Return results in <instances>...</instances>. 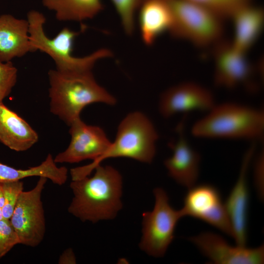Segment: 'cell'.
Wrapping results in <instances>:
<instances>
[{
  "label": "cell",
  "mask_w": 264,
  "mask_h": 264,
  "mask_svg": "<svg viewBox=\"0 0 264 264\" xmlns=\"http://www.w3.org/2000/svg\"><path fill=\"white\" fill-rule=\"evenodd\" d=\"M2 186L4 202L2 208L4 219L9 220L12 216L17 201L23 191V183L22 180L0 183Z\"/></svg>",
  "instance_id": "cell-24"
},
{
  "label": "cell",
  "mask_w": 264,
  "mask_h": 264,
  "mask_svg": "<svg viewBox=\"0 0 264 264\" xmlns=\"http://www.w3.org/2000/svg\"><path fill=\"white\" fill-rule=\"evenodd\" d=\"M29 34L31 46L34 52L39 50L54 60L56 69L63 72L91 71L96 62L101 59L112 56L110 50L101 48L83 57L72 55L75 38L86 29L84 25L80 31L76 32L65 27L53 39L49 38L44 30L46 19L44 15L35 10L27 14Z\"/></svg>",
  "instance_id": "cell-5"
},
{
  "label": "cell",
  "mask_w": 264,
  "mask_h": 264,
  "mask_svg": "<svg viewBox=\"0 0 264 264\" xmlns=\"http://www.w3.org/2000/svg\"><path fill=\"white\" fill-rule=\"evenodd\" d=\"M173 22L169 31L175 38L198 46L215 44L222 35L223 19L206 7L189 0H168Z\"/></svg>",
  "instance_id": "cell-6"
},
{
  "label": "cell",
  "mask_w": 264,
  "mask_h": 264,
  "mask_svg": "<svg viewBox=\"0 0 264 264\" xmlns=\"http://www.w3.org/2000/svg\"><path fill=\"white\" fill-rule=\"evenodd\" d=\"M48 76L50 111L68 126L80 118L82 110L89 104H116L114 97L97 83L91 71L50 69Z\"/></svg>",
  "instance_id": "cell-3"
},
{
  "label": "cell",
  "mask_w": 264,
  "mask_h": 264,
  "mask_svg": "<svg viewBox=\"0 0 264 264\" xmlns=\"http://www.w3.org/2000/svg\"><path fill=\"white\" fill-rule=\"evenodd\" d=\"M34 52L29 34L27 20L9 14L0 16V61L7 62L16 57Z\"/></svg>",
  "instance_id": "cell-16"
},
{
  "label": "cell",
  "mask_w": 264,
  "mask_h": 264,
  "mask_svg": "<svg viewBox=\"0 0 264 264\" xmlns=\"http://www.w3.org/2000/svg\"><path fill=\"white\" fill-rule=\"evenodd\" d=\"M93 176L72 180L68 212L85 222L113 219L122 208V178L110 166L98 165Z\"/></svg>",
  "instance_id": "cell-1"
},
{
  "label": "cell",
  "mask_w": 264,
  "mask_h": 264,
  "mask_svg": "<svg viewBox=\"0 0 264 264\" xmlns=\"http://www.w3.org/2000/svg\"><path fill=\"white\" fill-rule=\"evenodd\" d=\"M212 263L218 264H262L264 262V246L256 248L232 246L221 236L202 232L189 238Z\"/></svg>",
  "instance_id": "cell-13"
},
{
  "label": "cell",
  "mask_w": 264,
  "mask_h": 264,
  "mask_svg": "<svg viewBox=\"0 0 264 264\" xmlns=\"http://www.w3.org/2000/svg\"><path fill=\"white\" fill-rule=\"evenodd\" d=\"M216 102L214 94L207 88L195 82H185L168 88L161 94L158 110L165 118L193 111L204 113Z\"/></svg>",
  "instance_id": "cell-12"
},
{
  "label": "cell",
  "mask_w": 264,
  "mask_h": 264,
  "mask_svg": "<svg viewBox=\"0 0 264 264\" xmlns=\"http://www.w3.org/2000/svg\"><path fill=\"white\" fill-rule=\"evenodd\" d=\"M253 173L254 180L258 188L260 196L262 198V184L264 181V152L260 151L257 154H254Z\"/></svg>",
  "instance_id": "cell-27"
},
{
  "label": "cell",
  "mask_w": 264,
  "mask_h": 264,
  "mask_svg": "<svg viewBox=\"0 0 264 264\" xmlns=\"http://www.w3.org/2000/svg\"><path fill=\"white\" fill-rule=\"evenodd\" d=\"M76 258L73 250L67 248L64 250L60 255L58 259L59 264H76Z\"/></svg>",
  "instance_id": "cell-28"
},
{
  "label": "cell",
  "mask_w": 264,
  "mask_h": 264,
  "mask_svg": "<svg viewBox=\"0 0 264 264\" xmlns=\"http://www.w3.org/2000/svg\"><path fill=\"white\" fill-rule=\"evenodd\" d=\"M56 164L50 154L40 164L26 169H17L0 162V183L22 180L31 176H43L53 183L62 186L67 180L68 170L64 166L58 167Z\"/></svg>",
  "instance_id": "cell-20"
},
{
  "label": "cell",
  "mask_w": 264,
  "mask_h": 264,
  "mask_svg": "<svg viewBox=\"0 0 264 264\" xmlns=\"http://www.w3.org/2000/svg\"><path fill=\"white\" fill-rule=\"evenodd\" d=\"M3 219L2 213V209L0 207V220Z\"/></svg>",
  "instance_id": "cell-30"
},
{
  "label": "cell",
  "mask_w": 264,
  "mask_h": 264,
  "mask_svg": "<svg viewBox=\"0 0 264 264\" xmlns=\"http://www.w3.org/2000/svg\"><path fill=\"white\" fill-rule=\"evenodd\" d=\"M234 25V38L232 42L238 50L246 53L261 35L264 22L262 8L247 4L236 11L231 17Z\"/></svg>",
  "instance_id": "cell-19"
},
{
  "label": "cell",
  "mask_w": 264,
  "mask_h": 264,
  "mask_svg": "<svg viewBox=\"0 0 264 264\" xmlns=\"http://www.w3.org/2000/svg\"><path fill=\"white\" fill-rule=\"evenodd\" d=\"M252 143L245 153L238 179L224 203L233 230L237 245L246 246L249 191L247 177L249 168L256 152Z\"/></svg>",
  "instance_id": "cell-14"
},
{
  "label": "cell",
  "mask_w": 264,
  "mask_h": 264,
  "mask_svg": "<svg viewBox=\"0 0 264 264\" xmlns=\"http://www.w3.org/2000/svg\"><path fill=\"white\" fill-rule=\"evenodd\" d=\"M143 0H111L121 20L124 31L132 35L134 29V15Z\"/></svg>",
  "instance_id": "cell-23"
},
{
  "label": "cell",
  "mask_w": 264,
  "mask_h": 264,
  "mask_svg": "<svg viewBox=\"0 0 264 264\" xmlns=\"http://www.w3.org/2000/svg\"><path fill=\"white\" fill-rule=\"evenodd\" d=\"M71 141L67 148L54 158L56 163H74L96 160L109 149L111 142L102 128L88 125L79 118L69 126Z\"/></svg>",
  "instance_id": "cell-11"
},
{
  "label": "cell",
  "mask_w": 264,
  "mask_h": 264,
  "mask_svg": "<svg viewBox=\"0 0 264 264\" xmlns=\"http://www.w3.org/2000/svg\"><path fill=\"white\" fill-rule=\"evenodd\" d=\"M158 137L154 124L146 115L131 112L121 121L114 141L102 156L88 165L70 170L72 180L88 176L107 158L124 157L151 163L155 156Z\"/></svg>",
  "instance_id": "cell-4"
},
{
  "label": "cell",
  "mask_w": 264,
  "mask_h": 264,
  "mask_svg": "<svg viewBox=\"0 0 264 264\" xmlns=\"http://www.w3.org/2000/svg\"><path fill=\"white\" fill-rule=\"evenodd\" d=\"M47 180L45 177H39L34 188L23 191L19 196L9 220L20 244L35 247L44 239L46 222L42 195Z\"/></svg>",
  "instance_id": "cell-8"
},
{
  "label": "cell",
  "mask_w": 264,
  "mask_h": 264,
  "mask_svg": "<svg viewBox=\"0 0 264 264\" xmlns=\"http://www.w3.org/2000/svg\"><path fill=\"white\" fill-rule=\"evenodd\" d=\"M190 132L199 139L245 140L256 143L264 136V110L237 102H216L196 120Z\"/></svg>",
  "instance_id": "cell-2"
},
{
  "label": "cell",
  "mask_w": 264,
  "mask_h": 264,
  "mask_svg": "<svg viewBox=\"0 0 264 264\" xmlns=\"http://www.w3.org/2000/svg\"><path fill=\"white\" fill-rule=\"evenodd\" d=\"M181 210L184 217L201 220L233 238V230L225 204L214 186L208 184H196L189 189Z\"/></svg>",
  "instance_id": "cell-10"
},
{
  "label": "cell",
  "mask_w": 264,
  "mask_h": 264,
  "mask_svg": "<svg viewBox=\"0 0 264 264\" xmlns=\"http://www.w3.org/2000/svg\"><path fill=\"white\" fill-rule=\"evenodd\" d=\"M138 8L141 38L146 45H151L160 35L170 31L172 9L168 0H144Z\"/></svg>",
  "instance_id": "cell-18"
},
{
  "label": "cell",
  "mask_w": 264,
  "mask_h": 264,
  "mask_svg": "<svg viewBox=\"0 0 264 264\" xmlns=\"http://www.w3.org/2000/svg\"><path fill=\"white\" fill-rule=\"evenodd\" d=\"M201 5L224 19L231 18L242 7L250 4L251 0H189Z\"/></svg>",
  "instance_id": "cell-22"
},
{
  "label": "cell",
  "mask_w": 264,
  "mask_h": 264,
  "mask_svg": "<svg viewBox=\"0 0 264 264\" xmlns=\"http://www.w3.org/2000/svg\"><path fill=\"white\" fill-rule=\"evenodd\" d=\"M176 132L177 139L168 144L172 155L164 160V164L169 176L189 189L196 184L198 178L201 156L186 138L182 122L177 126Z\"/></svg>",
  "instance_id": "cell-15"
},
{
  "label": "cell",
  "mask_w": 264,
  "mask_h": 264,
  "mask_svg": "<svg viewBox=\"0 0 264 264\" xmlns=\"http://www.w3.org/2000/svg\"><path fill=\"white\" fill-rule=\"evenodd\" d=\"M39 140L37 132L22 117L0 102V142L16 152L30 149Z\"/></svg>",
  "instance_id": "cell-17"
},
{
  "label": "cell",
  "mask_w": 264,
  "mask_h": 264,
  "mask_svg": "<svg viewBox=\"0 0 264 264\" xmlns=\"http://www.w3.org/2000/svg\"><path fill=\"white\" fill-rule=\"evenodd\" d=\"M18 70L10 61H0V102L11 93L17 80Z\"/></svg>",
  "instance_id": "cell-25"
},
{
  "label": "cell",
  "mask_w": 264,
  "mask_h": 264,
  "mask_svg": "<svg viewBox=\"0 0 264 264\" xmlns=\"http://www.w3.org/2000/svg\"><path fill=\"white\" fill-rule=\"evenodd\" d=\"M4 202L3 189L0 183V207L2 209Z\"/></svg>",
  "instance_id": "cell-29"
},
{
  "label": "cell",
  "mask_w": 264,
  "mask_h": 264,
  "mask_svg": "<svg viewBox=\"0 0 264 264\" xmlns=\"http://www.w3.org/2000/svg\"><path fill=\"white\" fill-rule=\"evenodd\" d=\"M42 2L55 12L60 21L82 22L93 18L103 9L102 0H42Z\"/></svg>",
  "instance_id": "cell-21"
},
{
  "label": "cell",
  "mask_w": 264,
  "mask_h": 264,
  "mask_svg": "<svg viewBox=\"0 0 264 264\" xmlns=\"http://www.w3.org/2000/svg\"><path fill=\"white\" fill-rule=\"evenodd\" d=\"M214 45L215 85L227 89L243 86L249 90H254L255 85L252 77L256 71L246 57L245 53L236 49L231 42L220 40Z\"/></svg>",
  "instance_id": "cell-9"
},
{
  "label": "cell",
  "mask_w": 264,
  "mask_h": 264,
  "mask_svg": "<svg viewBox=\"0 0 264 264\" xmlns=\"http://www.w3.org/2000/svg\"><path fill=\"white\" fill-rule=\"evenodd\" d=\"M155 203L151 211L142 215V236L139 246L148 255L162 257L174 238L178 220L184 217L181 209L170 204L166 192L161 188L154 190Z\"/></svg>",
  "instance_id": "cell-7"
},
{
  "label": "cell",
  "mask_w": 264,
  "mask_h": 264,
  "mask_svg": "<svg viewBox=\"0 0 264 264\" xmlns=\"http://www.w3.org/2000/svg\"><path fill=\"white\" fill-rule=\"evenodd\" d=\"M18 244L19 238L9 220H0V260Z\"/></svg>",
  "instance_id": "cell-26"
}]
</instances>
